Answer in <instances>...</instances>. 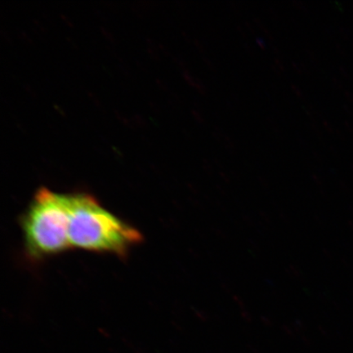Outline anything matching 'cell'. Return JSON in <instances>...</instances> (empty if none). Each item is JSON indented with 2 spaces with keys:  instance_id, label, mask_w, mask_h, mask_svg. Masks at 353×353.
<instances>
[{
  "instance_id": "7a4b0ae2",
  "label": "cell",
  "mask_w": 353,
  "mask_h": 353,
  "mask_svg": "<svg viewBox=\"0 0 353 353\" xmlns=\"http://www.w3.org/2000/svg\"><path fill=\"white\" fill-rule=\"evenodd\" d=\"M69 218L70 194L38 190L21 222L29 255L39 259L70 249Z\"/></svg>"
},
{
  "instance_id": "6da1fadb",
  "label": "cell",
  "mask_w": 353,
  "mask_h": 353,
  "mask_svg": "<svg viewBox=\"0 0 353 353\" xmlns=\"http://www.w3.org/2000/svg\"><path fill=\"white\" fill-rule=\"evenodd\" d=\"M70 249L125 256L143 241L136 228L103 208L87 193L70 194Z\"/></svg>"
}]
</instances>
